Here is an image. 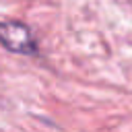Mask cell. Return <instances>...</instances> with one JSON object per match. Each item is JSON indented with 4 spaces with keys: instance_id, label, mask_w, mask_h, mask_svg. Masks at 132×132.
Wrapping results in <instances>:
<instances>
[{
    "instance_id": "6da1fadb",
    "label": "cell",
    "mask_w": 132,
    "mask_h": 132,
    "mask_svg": "<svg viewBox=\"0 0 132 132\" xmlns=\"http://www.w3.org/2000/svg\"><path fill=\"white\" fill-rule=\"evenodd\" d=\"M0 43L23 56H33L37 52V41L31 33V29L21 21H2L0 23Z\"/></svg>"
}]
</instances>
